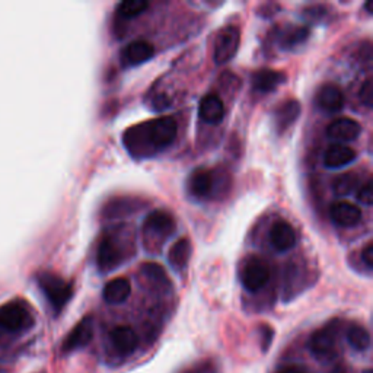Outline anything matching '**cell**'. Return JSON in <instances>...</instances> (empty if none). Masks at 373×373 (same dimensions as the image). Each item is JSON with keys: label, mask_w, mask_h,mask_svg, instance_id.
Masks as SVG:
<instances>
[{"label": "cell", "mask_w": 373, "mask_h": 373, "mask_svg": "<svg viewBox=\"0 0 373 373\" xmlns=\"http://www.w3.org/2000/svg\"><path fill=\"white\" fill-rule=\"evenodd\" d=\"M178 133V126L172 117H159L152 120L139 128H131L127 131V139H142L139 150H161L173 143ZM140 152V155H142Z\"/></svg>", "instance_id": "cell-1"}, {"label": "cell", "mask_w": 373, "mask_h": 373, "mask_svg": "<svg viewBox=\"0 0 373 373\" xmlns=\"http://www.w3.org/2000/svg\"><path fill=\"white\" fill-rule=\"evenodd\" d=\"M38 284L56 312H60L73 295L72 283L66 281L64 279L53 273L39 274Z\"/></svg>", "instance_id": "cell-2"}, {"label": "cell", "mask_w": 373, "mask_h": 373, "mask_svg": "<svg viewBox=\"0 0 373 373\" xmlns=\"http://www.w3.org/2000/svg\"><path fill=\"white\" fill-rule=\"evenodd\" d=\"M34 319L28 305L22 300H11L0 306V328L9 333H20L32 325Z\"/></svg>", "instance_id": "cell-3"}, {"label": "cell", "mask_w": 373, "mask_h": 373, "mask_svg": "<svg viewBox=\"0 0 373 373\" xmlns=\"http://www.w3.org/2000/svg\"><path fill=\"white\" fill-rule=\"evenodd\" d=\"M338 321H333L328 325L319 328L310 338V350L317 357H331L336 352L338 337Z\"/></svg>", "instance_id": "cell-4"}, {"label": "cell", "mask_w": 373, "mask_h": 373, "mask_svg": "<svg viewBox=\"0 0 373 373\" xmlns=\"http://www.w3.org/2000/svg\"><path fill=\"white\" fill-rule=\"evenodd\" d=\"M270 279V269L264 259L251 257L245 261L243 269V284L247 291L257 292L267 284Z\"/></svg>", "instance_id": "cell-5"}, {"label": "cell", "mask_w": 373, "mask_h": 373, "mask_svg": "<svg viewBox=\"0 0 373 373\" xmlns=\"http://www.w3.org/2000/svg\"><path fill=\"white\" fill-rule=\"evenodd\" d=\"M240 42V32L236 27L224 28L214 41V61L217 64L228 63L236 54Z\"/></svg>", "instance_id": "cell-6"}, {"label": "cell", "mask_w": 373, "mask_h": 373, "mask_svg": "<svg viewBox=\"0 0 373 373\" xmlns=\"http://www.w3.org/2000/svg\"><path fill=\"white\" fill-rule=\"evenodd\" d=\"M121 261H123V254L117 239L111 233L104 235L98 245V254H97L98 267L102 271H111L121 264Z\"/></svg>", "instance_id": "cell-7"}, {"label": "cell", "mask_w": 373, "mask_h": 373, "mask_svg": "<svg viewBox=\"0 0 373 373\" xmlns=\"http://www.w3.org/2000/svg\"><path fill=\"white\" fill-rule=\"evenodd\" d=\"M94 337V319L92 317H85L69 333L63 343V352L71 353L78 348L86 347Z\"/></svg>", "instance_id": "cell-8"}, {"label": "cell", "mask_w": 373, "mask_h": 373, "mask_svg": "<svg viewBox=\"0 0 373 373\" xmlns=\"http://www.w3.org/2000/svg\"><path fill=\"white\" fill-rule=\"evenodd\" d=\"M153 54H155V47H153L150 42L137 39L127 44V46L121 50L120 59L126 68H133V66H139L150 60Z\"/></svg>", "instance_id": "cell-9"}, {"label": "cell", "mask_w": 373, "mask_h": 373, "mask_svg": "<svg viewBox=\"0 0 373 373\" xmlns=\"http://www.w3.org/2000/svg\"><path fill=\"white\" fill-rule=\"evenodd\" d=\"M296 232L286 221H277L270 229V243L279 252H286L296 245Z\"/></svg>", "instance_id": "cell-10"}, {"label": "cell", "mask_w": 373, "mask_h": 373, "mask_svg": "<svg viewBox=\"0 0 373 373\" xmlns=\"http://www.w3.org/2000/svg\"><path fill=\"white\" fill-rule=\"evenodd\" d=\"M362 127L356 120L352 118H337L326 128L328 137L338 142H352L360 136Z\"/></svg>", "instance_id": "cell-11"}, {"label": "cell", "mask_w": 373, "mask_h": 373, "mask_svg": "<svg viewBox=\"0 0 373 373\" xmlns=\"http://www.w3.org/2000/svg\"><path fill=\"white\" fill-rule=\"evenodd\" d=\"M317 104L325 113H338L344 106V95L337 85H324L317 94Z\"/></svg>", "instance_id": "cell-12"}, {"label": "cell", "mask_w": 373, "mask_h": 373, "mask_svg": "<svg viewBox=\"0 0 373 373\" xmlns=\"http://www.w3.org/2000/svg\"><path fill=\"white\" fill-rule=\"evenodd\" d=\"M216 185V175L210 169H195L188 180L190 192L197 199H204L209 197Z\"/></svg>", "instance_id": "cell-13"}, {"label": "cell", "mask_w": 373, "mask_h": 373, "mask_svg": "<svg viewBox=\"0 0 373 373\" xmlns=\"http://www.w3.org/2000/svg\"><path fill=\"white\" fill-rule=\"evenodd\" d=\"M330 216L338 226L352 228L362 221V210L348 202H337L331 206Z\"/></svg>", "instance_id": "cell-14"}, {"label": "cell", "mask_w": 373, "mask_h": 373, "mask_svg": "<svg viewBox=\"0 0 373 373\" xmlns=\"http://www.w3.org/2000/svg\"><path fill=\"white\" fill-rule=\"evenodd\" d=\"M300 116V104L296 99L284 101L274 111V126L279 133L288 131Z\"/></svg>", "instance_id": "cell-15"}, {"label": "cell", "mask_w": 373, "mask_h": 373, "mask_svg": "<svg viewBox=\"0 0 373 373\" xmlns=\"http://www.w3.org/2000/svg\"><path fill=\"white\" fill-rule=\"evenodd\" d=\"M356 158H357V153L355 149L341 145V143H337L326 149L325 155H324V164L325 166L331 168V169H338L348 164H352L353 161H356Z\"/></svg>", "instance_id": "cell-16"}, {"label": "cell", "mask_w": 373, "mask_h": 373, "mask_svg": "<svg viewBox=\"0 0 373 373\" xmlns=\"http://www.w3.org/2000/svg\"><path fill=\"white\" fill-rule=\"evenodd\" d=\"M145 231L153 235L169 236L175 231L173 217L165 210L152 212L145 221Z\"/></svg>", "instance_id": "cell-17"}, {"label": "cell", "mask_w": 373, "mask_h": 373, "mask_svg": "<svg viewBox=\"0 0 373 373\" xmlns=\"http://www.w3.org/2000/svg\"><path fill=\"white\" fill-rule=\"evenodd\" d=\"M109 338H111L114 347L121 355H131L137 348V344H139L137 334L131 330L130 326H126V325L116 326L114 330L109 333Z\"/></svg>", "instance_id": "cell-18"}, {"label": "cell", "mask_w": 373, "mask_h": 373, "mask_svg": "<svg viewBox=\"0 0 373 373\" xmlns=\"http://www.w3.org/2000/svg\"><path fill=\"white\" fill-rule=\"evenodd\" d=\"M286 79V75L277 72V71H271V69H262L258 71L252 75V87L254 91L259 92V94H267L274 91L279 85H281Z\"/></svg>", "instance_id": "cell-19"}, {"label": "cell", "mask_w": 373, "mask_h": 373, "mask_svg": "<svg viewBox=\"0 0 373 373\" xmlns=\"http://www.w3.org/2000/svg\"><path fill=\"white\" fill-rule=\"evenodd\" d=\"M199 114L203 121L209 124H217L225 117V105L221 98L210 94L202 99L199 106Z\"/></svg>", "instance_id": "cell-20"}, {"label": "cell", "mask_w": 373, "mask_h": 373, "mask_svg": "<svg viewBox=\"0 0 373 373\" xmlns=\"http://www.w3.org/2000/svg\"><path fill=\"white\" fill-rule=\"evenodd\" d=\"M130 292H131L130 280H127L126 277H117V279L109 280L105 284L102 296L106 303L118 305L127 300V298L130 296Z\"/></svg>", "instance_id": "cell-21"}, {"label": "cell", "mask_w": 373, "mask_h": 373, "mask_svg": "<svg viewBox=\"0 0 373 373\" xmlns=\"http://www.w3.org/2000/svg\"><path fill=\"white\" fill-rule=\"evenodd\" d=\"M191 252H192V248H191L190 239L187 238L178 239L177 243L171 247L169 254H168V259L171 262V266L177 270H184L188 266Z\"/></svg>", "instance_id": "cell-22"}, {"label": "cell", "mask_w": 373, "mask_h": 373, "mask_svg": "<svg viewBox=\"0 0 373 373\" xmlns=\"http://www.w3.org/2000/svg\"><path fill=\"white\" fill-rule=\"evenodd\" d=\"M347 341L357 352H365L370 347V334L362 325H352L347 330Z\"/></svg>", "instance_id": "cell-23"}, {"label": "cell", "mask_w": 373, "mask_h": 373, "mask_svg": "<svg viewBox=\"0 0 373 373\" xmlns=\"http://www.w3.org/2000/svg\"><path fill=\"white\" fill-rule=\"evenodd\" d=\"M357 187H359V177L355 172L343 173L333 181V191L340 197L350 195Z\"/></svg>", "instance_id": "cell-24"}, {"label": "cell", "mask_w": 373, "mask_h": 373, "mask_svg": "<svg viewBox=\"0 0 373 373\" xmlns=\"http://www.w3.org/2000/svg\"><path fill=\"white\" fill-rule=\"evenodd\" d=\"M142 274L147 280L161 284V286H169V279L166 276V271L159 264H155V262H146V264H143Z\"/></svg>", "instance_id": "cell-25"}, {"label": "cell", "mask_w": 373, "mask_h": 373, "mask_svg": "<svg viewBox=\"0 0 373 373\" xmlns=\"http://www.w3.org/2000/svg\"><path fill=\"white\" fill-rule=\"evenodd\" d=\"M149 8V2L146 0H124L118 5V13L123 18H136L142 15Z\"/></svg>", "instance_id": "cell-26"}, {"label": "cell", "mask_w": 373, "mask_h": 373, "mask_svg": "<svg viewBox=\"0 0 373 373\" xmlns=\"http://www.w3.org/2000/svg\"><path fill=\"white\" fill-rule=\"evenodd\" d=\"M308 35H310L308 28H305V27L291 28L286 34L283 35V46H286V47L298 46V44L303 42L306 38H308Z\"/></svg>", "instance_id": "cell-27"}, {"label": "cell", "mask_w": 373, "mask_h": 373, "mask_svg": "<svg viewBox=\"0 0 373 373\" xmlns=\"http://www.w3.org/2000/svg\"><path fill=\"white\" fill-rule=\"evenodd\" d=\"M359 98L365 106H367V108L372 106V104H373V82H372V79H366L363 82V85L360 86V90H359Z\"/></svg>", "instance_id": "cell-28"}, {"label": "cell", "mask_w": 373, "mask_h": 373, "mask_svg": "<svg viewBox=\"0 0 373 373\" xmlns=\"http://www.w3.org/2000/svg\"><path fill=\"white\" fill-rule=\"evenodd\" d=\"M356 199L366 206H372L373 203V190H372V181L367 180L362 187H359Z\"/></svg>", "instance_id": "cell-29"}, {"label": "cell", "mask_w": 373, "mask_h": 373, "mask_svg": "<svg viewBox=\"0 0 373 373\" xmlns=\"http://www.w3.org/2000/svg\"><path fill=\"white\" fill-rule=\"evenodd\" d=\"M362 259L367 269H373V244L369 243L362 251Z\"/></svg>", "instance_id": "cell-30"}, {"label": "cell", "mask_w": 373, "mask_h": 373, "mask_svg": "<svg viewBox=\"0 0 373 373\" xmlns=\"http://www.w3.org/2000/svg\"><path fill=\"white\" fill-rule=\"evenodd\" d=\"M273 336H274V333L269 325L262 326V350H264V352H267V348L270 347V344L273 341Z\"/></svg>", "instance_id": "cell-31"}, {"label": "cell", "mask_w": 373, "mask_h": 373, "mask_svg": "<svg viewBox=\"0 0 373 373\" xmlns=\"http://www.w3.org/2000/svg\"><path fill=\"white\" fill-rule=\"evenodd\" d=\"M277 373H308V370H306V367L303 366H299V365H295V366H289L286 369H283Z\"/></svg>", "instance_id": "cell-32"}, {"label": "cell", "mask_w": 373, "mask_h": 373, "mask_svg": "<svg viewBox=\"0 0 373 373\" xmlns=\"http://www.w3.org/2000/svg\"><path fill=\"white\" fill-rule=\"evenodd\" d=\"M366 11L367 13H370V4H366Z\"/></svg>", "instance_id": "cell-33"}]
</instances>
